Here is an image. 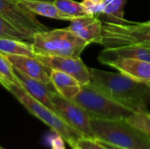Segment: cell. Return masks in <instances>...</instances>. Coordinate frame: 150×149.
I'll return each mask as SVG.
<instances>
[{"label":"cell","instance_id":"5","mask_svg":"<svg viewBox=\"0 0 150 149\" xmlns=\"http://www.w3.org/2000/svg\"><path fill=\"white\" fill-rule=\"evenodd\" d=\"M74 102L82 106L94 119H127L134 112L112 100L91 82L81 85Z\"/></svg>","mask_w":150,"mask_h":149},{"label":"cell","instance_id":"23","mask_svg":"<svg viewBox=\"0 0 150 149\" xmlns=\"http://www.w3.org/2000/svg\"><path fill=\"white\" fill-rule=\"evenodd\" d=\"M72 149H108L95 139L83 137L74 146Z\"/></svg>","mask_w":150,"mask_h":149},{"label":"cell","instance_id":"18","mask_svg":"<svg viewBox=\"0 0 150 149\" xmlns=\"http://www.w3.org/2000/svg\"><path fill=\"white\" fill-rule=\"evenodd\" d=\"M0 52L5 54L25 55L35 58L32 44L28 41L0 38Z\"/></svg>","mask_w":150,"mask_h":149},{"label":"cell","instance_id":"19","mask_svg":"<svg viewBox=\"0 0 150 149\" xmlns=\"http://www.w3.org/2000/svg\"><path fill=\"white\" fill-rule=\"evenodd\" d=\"M0 84L6 90L11 85L19 84L17 76L14 72V68L6 58V56L0 52Z\"/></svg>","mask_w":150,"mask_h":149},{"label":"cell","instance_id":"13","mask_svg":"<svg viewBox=\"0 0 150 149\" xmlns=\"http://www.w3.org/2000/svg\"><path fill=\"white\" fill-rule=\"evenodd\" d=\"M14 72L17 76V78L18 80L19 85L34 99H36L38 102L42 104L43 105L47 106L51 111L55 112V109L54 107V105L50 98V91L54 90L53 85H47L45 83H42L39 81H36L19 70L14 68ZM55 91V90H54Z\"/></svg>","mask_w":150,"mask_h":149},{"label":"cell","instance_id":"1","mask_svg":"<svg viewBox=\"0 0 150 149\" xmlns=\"http://www.w3.org/2000/svg\"><path fill=\"white\" fill-rule=\"evenodd\" d=\"M90 82L117 103L134 112H147L150 87L121 73L89 68Z\"/></svg>","mask_w":150,"mask_h":149},{"label":"cell","instance_id":"11","mask_svg":"<svg viewBox=\"0 0 150 149\" xmlns=\"http://www.w3.org/2000/svg\"><path fill=\"white\" fill-rule=\"evenodd\" d=\"M106 65L114 68L120 73L150 87V61L130 59L119 58L115 59Z\"/></svg>","mask_w":150,"mask_h":149},{"label":"cell","instance_id":"31","mask_svg":"<svg viewBox=\"0 0 150 149\" xmlns=\"http://www.w3.org/2000/svg\"><path fill=\"white\" fill-rule=\"evenodd\" d=\"M149 23H150V21H149Z\"/></svg>","mask_w":150,"mask_h":149},{"label":"cell","instance_id":"30","mask_svg":"<svg viewBox=\"0 0 150 149\" xmlns=\"http://www.w3.org/2000/svg\"><path fill=\"white\" fill-rule=\"evenodd\" d=\"M15 1H18V0H15Z\"/></svg>","mask_w":150,"mask_h":149},{"label":"cell","instance_id":"22","mask_svg":"<svg viewBox=\"0 0 150 149\" xmlns=\"http://www.w3.org/2000/svg\"><path fill=\"white\" fill-rule=\"evenodd\" d=\"M126 120L150 137V113L148 112H134Z\"/></svg>","mask_w":150,"mask_h":149},{"label":"cell","instance_id":"27","mask_svg":"<svg viewBox=\"0 0 150 149\" xmlns=\"http://www.w3.org/2000/svg\"><path fill=\"white\" fill-rule=\"evenodd\" d=\"M91 1L93 2V3H96V4H101V3L104 2V0H91Z\"/></svg>","mask_w":150,"mask_h":149},{"label":"cell","instance_id":"14","mask_svg":"<svg viewBox=\"0 0 150 149\" xmlns=\"http://www.w3.org/2000/svg\"><path fill=\"white\" fill-rule=\"evenodd\" d=\"M119 58L138 59L150 61V48L138 45H124L112 48H105L98 54V60L106 65Z\"/></svg>","mask_w":150,"mask_h":149},{"label":"cell","instance_id":"21","mask_svg":"<svg viewBox=\"0 0 150 149\" xmlns=\"http://www.w3.org/2000/svg\"><path fill=\"white\" fill-rule=\"evenodd\" d=\"M54 4L62 12L70 16L73 18L90 15L82 3L74 0H54Z\"/></svg>","mask_w":150,"mask_h":149},{"label":"cell","instance_id":"10","mask_svg":"<svg viewBox=\"0 0 150 149\" xmlns=\"http://www.w3.org/2000/svg\"><path fill=\"white\" fill-rule=\"evenodd\" d=\"M4 54L9 60L14 68L19 70L25 76L36 81H39L47 85H52L50 79L51 69L45 66L37 58L25 55H14L5 54Z\"/></svg>","mask_w":150,"mask_h":149},{"label":"cell","instance_id":"6","mask_svg":"<svg viewBox=\"0 0 150 149\" xmlns=\"http://www.w3.org/2000/svg\"><path fill=\"white\" fill-rule=\"evenodd\" d=\"M99 44L105 48L124 45H138L150 48V23L126 22L115 24L102 21V34Z\"/></svg>","mask_w":150,"mask_h":149},{"label":"cell","instance_id":"4","mask_svg":"<svg viewBox=\"0 0 150 149\" xmlns=\"http://www.w3.org/2000/svg\"><path fill=\"white\" fill-rule=\"evenodd\" d=\"M7 90L11 92L31 114L46 124L54 133L60 134L71 148H74L81 138L84 137L81 133L66 123L57 113L32 97L19 84L11 85Z\"/></svg>","mask_w":150,"mask_h":149},{"label":"cell","instance_id":"28","mask_svg":"<svg viewBox=\"0 0 150 149\" xmlns=\"http://www.w3.org/2000/svg\"><path fill=\"white\" fill-rule=\"evenodd\" d=\"M26 1H43V2H54V0H26Z\"/></svg>","mask_w":150,"mask_h":149},{"label":"cell","instance_id":"20","mask_svg":"<svg viewBox=\"0 0 150 149\" xmlns=\"http://www.w3.org/2000/svg\"><path fill=\"white\" fill-rule=\"evenodd\" d=\"M0 38L12 39L28 41L30 43L33 40V35L24 32L12 25L11 23L0 17Z\"/></svg>","mask_w":150,"mask_h":149},{"label":"cell","instance_id":"15","mask_svg":"<svg viewBox=\"0 0 150 149\" xmlns=\"http://www.w3.org/2000/svg\"><path fill=\"white\" fill-rule=\"evenodd\" d=\"M50 79L55 92L66 99L73 100L80 91L81 84L69 74L52 69Z\"/></svg>","mask_w":150,"mask_h":149},{"label":"cell","instance_id":"16","mask_svg":"<svg viewBox=\"0 0 150 149\" xmlns=\"http://www.w3.org/2000/svg\"><path fill=\"white\" fill-rule=\"evenodd\" d=\"M18 4L31 11L35 15H40L50 18L60 19V20H68L72 21L74 18L62 12L59 8L54 4V2H43V1H26V0H18Z\"/></svg>","mask_w":150,"mask_h":149},{"label":"cell","instance_id":"9","mask_svg":"<svg viewBox=\"0 0 150 149\" xmlns=\"http://www.w3.org/2000/svg\"><path fill=\"white\" fill-rule=\"evenodd\" d=\"M35 58L51 70L54 69L69 74L77 80L81 85L90 83L89 68L84 64L80 57L72 58L36 54Z\"/></svg>","mask_w":150,"mask_h":149},{"label":"cell","instance_id":"26","mask_svg":"<svg viewBox=\"0 0 150 149\" xmlns=\"http://www.w3.org/2000/svg\"><path fill=\"white\" fill-rule=\"evenodd\" d=\"M98 141V142H100L102 145H104L105 148H107L108 149H125V148H119V147L114 146V145H112V144H109V143L102 142V141Z\"/></svg>","mask_w":150,"mask_h":149},{"label":"cell","instance_id":"24","mask_svg":"<svg viewBox=\"0 0 150 149\" xmlns=\"http://www.w3.org/2000/svg\"><path fill=\"white\" fill-rule=\"evenodd\" d=\"M81 3L83 4V5L84 6L86 11L90 15L100 18L101 15L103 14V11H104V4H103V3L96 4V3L91 2V0H83Z\"/></svg>","mask_w":150,"mask_h":149},{"label":"cell","instance_id":"25","mask_svg":"<svg viewBox=\"0 0 150 149\" xmlns=\"http://www.w3.org/2000/svg\"><path fill=\"white\" fill-rule=\"evenodd\" d=\"M54 134L55 135L50 139V146L52 149H66L63 138L56 133H54Z\"/></svg>","mask_w":150,"mask_h":149},{"label":"cell","instance_id":"7","mask_svg":"<svg viewBox=\"0 0 150 149\" xmlns=\"http://www.w3.org/2000/svg\"><path fill=\"white\" fill-rule=\"evenodd\" d=\"M50 98L56 113L69 126L81 133L84 137L95 139L91 124V116L78 104L73 100L66 99L56 93L50 91Z\"/></svg>","mask_w":150,"mask_h":149},{"label":"cell","instance_id":"3","mask_svg":"<svg viewBox=\"0 0 150 149\" xmlns=\"http://www.w3.org/2000/svg\"><path fill=\"white\" fill-rule=\"evenodd\" d=\"M35 54L60 57H80L89 45L68 28L47 30L34 33L31 43Z\"/></svg>","mask_w":150,"mask_h":149},{"label":"cell","instance_id":"29","mask_svg":"<svg viewBox=\"0 0 150 149\" xmlns=\"http://www.w3.org/2000/svg\"><path fill=\"white\" fill-rule=\"evenodd\" d=\"M0 149H4V148H2V147L0 146Z\"/></svg>","mask_w":150,"mask_h":149},{"label":"cell","instance_id":"12","mask_svg":"<svg viewBox=\"0 0 150 149\" xmlns=\"http://www.w3.org/2000/svg\"><path fill=\"white\" fill-rule=\"evenodd\" d=\"M67 27L69 31L84 40L89 44L98 43L102 34V20L95 16L88 15L74 18Z\"/></svg>","mask_w":150,"mask_h":149},{"label":"cell","instance_id":"8","mask_svg":"<svg viewBox=\"0 0 150 149\" xmlns=\"http://www.w3.org/2000/svg\"><path fill=\"white\" fill-rule=\"evenodd\" d=\"M0 17L20 31L33 34L49 30L40 22L36 15L21 7L15 0H0Z\"/></svg>","mask_w":150,"mask_h":149},{"label":"cell","instance_id":"17","mask_svg":"<svg viewBox=\"0 0 150 149\" xmlns=\"http://www.w3.org/2000/svg\"><path fill=\"white\" fill-rule=\"evenodd\" d=\"M126 3L127 0H104V11L100 17L102 18L101 20L115 24L127 22L124 17V8Z\"/></svg>","mask_w":150,"mask_h":149},{"label":"cell","instance_id":"2","mask_svg":"<svg viewBox=\"0 0 150 149\" xmlns=\"http://www.w3.org/2000/svg\"><path fill=\"white\" fill-rule=\"evenodd\" d=\"M95 140L125 149H150V137L126 119H91Z\"/></svg>","mask_w":150,"mask_h":149}]
</instances>
